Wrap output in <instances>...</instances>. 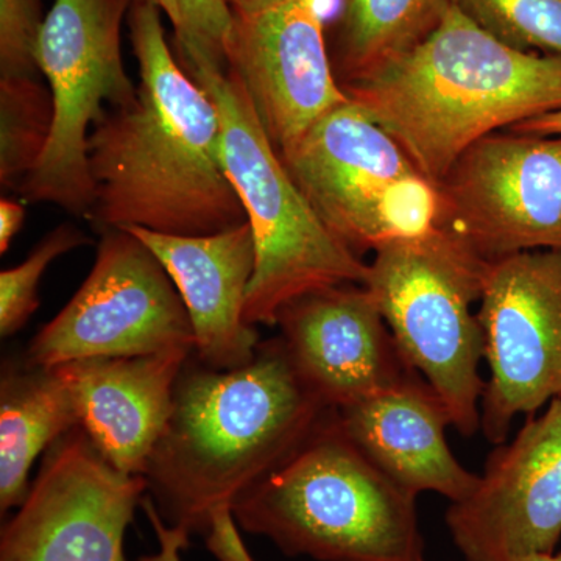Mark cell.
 <instances>
[{
  "label": "cell",
  "mask_w": 561,
  "mask_h": 561,
  "mask_svg": "<svg viewBox=\"0 0 561 561\" xmlns=\"http://www.w3.org/2000/svg\"><path fill=\"white\" fill-rule=\"evenodd\" d=\"M276 324L291 367L327 408H345L415 375L362 284L309 291L284 306Z\"/></svg>",
  "instance_id": "15"
},
{
  "label": "cell",
  "mask_w": 561,
  "mask_h": 561,
  "mask_svg": "<svg viewBox=\"0 0 561 561\" xmlns=\"http://www.w3.org/2000/svg\"><path fill=\"white\" fill-rule=\"evenodd\" d=\"M512 131L531 133V135H561V111L542 114L540 117L522 122L511 128Z\"/></svg>",
  "instance_id": "28"
},
{
  "label": "cell",
  "mask_w": 561,
  "mask_h": 561,
  "mask_svg": "<svg viewBox=\"0 0 561 561\" xmlns=\"http://www.w3.org/2000/svg\"><path fill=\"white\" fill-rule=\"evenodd\" d=\"M348 440L383 476L412 496L465 500L478 485L446 440L453 426L445 402L420 375L345 408L334 409Z\"/></svg>",
  "instance_id": "18"
},
{
  "label": "cell",
  "mask_w": 561,
  "mask_h": 561,
  "mask_svg": "<svg viewBox=\"0 0 561 561\" xmlns=\"http://www.w3.org/2000/svg\"><path fill=\"white\" fill-rule=\"evenodd\" d=\"M164 11L175 33L176 51H195L227 68L231 7L227 0H131Z\"/></svg>",
  "instance_id": "24"
},
{
  "label": "cell",
  "mask_w": 561,
  "mask_h": 561,
  "mask_svg": "<svg viewBox=\"0 0 561 561\" xmlns=\"http://www.w3.org/2000/svg\"><path fill=\"white\" fill-rule=\"evenodd\" d=\"M457 0H341L337 65L345 81L357 79L411 49Z\"/></svg>",
  "instance_id": "20"
},
{
  "label": "cell",
  "mask_w": 561,
  "mask_h": 561,
  "mask_svg": "<svg viewBox=\"0 0 561 561\" xmlns=\"http://www.w3.org/2000/svg\"><path fill=\"white\" fill-rule=\"evenodd\" d=\"M364 286L402 359L445 402L463 437L481 430L485 342L472 305L489 262L440 227L373 251Z\"/></svg>",
  "instance_id": "6"
},
{
  "label": "cell",
  "mask_w": 561,
  "mask_h": 561,
  "mask_svg": "<svg viewBox=\"0 0 561 561\" xmlns=\"http://www.w3.org/2000/svg\"><path fill=\"white\" fill-rule=\"evenodd\" d=\"M127 22L138 94L90 135L95 198L88 219L102 232L140 227L175 236L245 224L225 168L216 103L173 55L157 7L131 3Z\"/></svg>",
  "instance_id": "2"
},
{
  "label": "cell",
  "mask_w": 561,
  "mask_h": 561,
  "mask_svg": "<svg viewBox=\"0 0 561 561\" xmlns=\"http://www.w3.org/2000/svg\"><path fill=\"white\" fill-rule=\"evenodd\" d=\"M341 0H243L231 5L227 69L249 94L279 154L328 111L348 102L324 27Z\"/></svg>",
  "instance_id": "12"
},
{
  "label": "cell",
  "mask_w": 561,
  "mask_h": 561,
  "mask_svg": "<svg viewBox=\"0 0 561 561\" xmlns=\"http://www.w3.org/2000/svg\"><path fill=\"white\" fill-rule=\"evenodd\" d=\"M478 319L490 370L481 430L500 445L516 416L561 397V249L489 262Z\"/></svg>",
  "instance_id": "11"
},
{
  "label": "cell",
  "mask_w": 561,
  "mask_h": 561,
  "mask_svg": "<svg viewBox=\"0 0 561 561\" xmlns=\"http://www.w3.org/2000/svg\"><path fill=\"white\" fill-rule=\"evenodd\" d=\"M147 483L114 470L73 427L46 451L20 511L3 526L0 561H127L125 531Z\"/></svg>",
  "instance_id": "13"
},
{
  "label": "cell",
  "mask_w": 561,
  "mask_h": 561,
  "mask_svg": "<svg viewBox=\"0 0 561 561\" xmlns=\"http://www.w3.org/2000/svg\"><path fill=\"white\" fill-rule=\"evenodd\" d=\"M54 124L50 91L36 77L0 79V184L20 190L49 144Z\"/></svg>",
  "instance_id": "21"
},
{
  "label": "cell",
  "mask_w": 561,
  "mask_h": 561,
  "mask_svg": "<svg viewBox=\"0 0 561 561\" xmlns=\"http://www.w3.org/2000/svg\"><path fill=\"white\" fill-rule=\"evenodd\" d=\"M467 561L556 552L561 540V397L490 454L478 485L445 516Z\"/></svg>",
  "instance_id": "14"
},
{
  "label": "cell",
  "mask_w": 561,
  "mask_h": 561,
  "mask_svg": "<svg viewBox=\"0 0 561 561\" xmlns=\"http://www.w3.org/2000/svg\"><path fill=\"white\" fill-rule=\"evenodd\" d=\"M437 190V227L483 261L561 249V135L485 136Z\"/></svg>",
  "instance_id": "10"
},
{
  "label": "cell",
  "mask_w": 561,
  "mask_h": 561,
  "mask_svg": "<svg viewBox=\"0 0 561 561\" xmlns=\"http://www.w3.org/2000/svg\"><path fill=\"white\" fill-rule=\"evenodd\" d=\"M80 426L76 401L57 367L25 360L0 381V511L20 507L41 453Z\"/></svg>",
  "instance_id": "19"
},
{
  "label": "cell",
  "mask_w": 561,
  "mask_h": 561,
  "mask_svg": "<svg viewBox=\"0 0 561 561\" xmlns=\"http://www.w3.org/2000/svg\"><path fill=\"white\" fill-rule=\"evenodd\" d=\"M330 408L291 367L280 339L250 364L214 370L194 357L144 481L165 523L205 538L219 561H254L234 518L242 494L278 470Z\"/></svg>",
  "instance_id": "1"
},
{
  "label": "cell",
  "mask_w": 561,
  "mask_h": 561,
  "mask_svg": "<svg viewBox=\"0 0 561 561\" xmlns=\"http://www.w3.org/2000/svg\"><path fill=\"white\" fill-rule=\"evenodd\" d=\"M131 232L161 262L183 298L194 330V357L214 370L250 364L260 332L245 320L247 291L256 265L249 220L208 236H175L140 227Z\"/></svg>",
  "instance_id": "16"
},
{
  "label": "cell",
  "mask_w": 561,
  "mask_h": 561,
  "mask_svg": "<svg viewBox=\"0 0 561 561\" xmlns=\"http://www.w3.org/2000/svg\"><path fill=\"white\" fill-rule=\"evenodd\" d=\"M227 2H228V5H230V7H231V5H236V3H241V2H243V0H227Z\"/></svg>",
  "instance_id": "30"
},
{
  "label": "cell",
  "mask_w": 561,
  "mask_h": 561,
  "mask_svg": "<svg viewBox=\"0 0 561 561\" xmlns=\"http://www.w3.org/2000/svg\"><path fill=\"white\" fill-rule=\"evenodd\" d=\"M234 518L290 557L426 561L416 497L348 440L334 409L278 470L239 497Z\"/></svg>",
  "instance_id": "4"
},
{
  "label": "cell",
  "mask_w": 561,
  "mask_h": 561,
  "mask_svg": "<svg viewBox=\"0 0 561 561\" xmlns=\"http://www.w3.org/2000/svg\"><path fill=\"white\" fill-rule=\"evenodd\" d=\"M140 507L153 527L158 540V551L150 556L139 557L138 561H183L184 549L190 548L191 535L181 527L171 526L162 519L157 505L150 496H144Z\"/></svg>",
  "instance_id": "26"
},
{
  "label": "cell",
  "mask_w": 561,
  "mask_h": 561,
  "mask_svg": "<svg viewBox=\"0 0 561 561\" xmlns=\"http://www.w3.org/2000/svg\"><path fill=\"white\" fill-rule=\"evenodd\" d=\"M84 243L88 239L83 232L61 225L47 234L22 264L0 273V335L3 339L22 330L38 309L39 280L51 262Z\"/></svg>",
  "instance_id": "23"
},
{
  "label": "cell",
  "mask_w": 561,
  "mask_h": 561,
  "mask_svg": "<svg viewBox=\"0 0 561 561\" xmlns=\"http://www.w3.org/2000/svg\"><path fill=\"white\" fill-rule=\"evenodd\" d=\"M25 208L20 202L2 198L0 202V253L9 251L11 241L24 224Z\"/></svg>",
  "instance_id": "27"
},
{
  "label": "cell",
  "mask_w": 561,
  "mask_h": 561,
  "mask_svg": "<svg viewBox=\"0 0 561 561\" xmlns=\"http://www.w3.org/2000/svg\"><path fill=\"white\" fill-rule=\"evenodd\" d=\"M194 351L190 313L158 257L125 230L103 231L94 267L33 339L27 362L55 367L88 357Z\"/></svg>",
  "instance_id": "9"
},
{
  "label": "cell",
  "mask_w": 561,
  "mask_h": 561,
  "mask_svg": "<svg viewBox=\"0 0 561 561\" xmlns=\"http://www.w3.org/2000/svg\"><path fill=\"white\" fill-rule=\"evenodd\" d=\"M515 561H561V551L551 553H531Z\"/></svg>",
  "instance_id": "29"
},
{
  "label": "cell",
  "mask_w": 561,
  "mask_h": 561,
  "mask_svg": "<svg viewBox=\"0 0 561 561\" xmlns=\"http://www.w3.org/2000/svg\"><path fill=\"white\" fill-rule=\"evenodd\" d=\"M194 351L88 357L55 365L68 383L80 427L114 470L144 476L173 408V391Z\"/></svg>",
  "instance_id": "17"
},
{
  "label": "cell",
  "mask_w": 561,
  "mask_h": 561,
  "mask_svg": "<svg viewBox=\"0 0 561 561\" xmlns=\"http://www.w3.org/2000/svg\"><path fill=\"white\" fill-rule=\"evenodd\" d=\"M131 0H55L41 32L39 72L49 83L54 124L35 171L21 184L27 201L88 217L95 191L88 160L90 127L138 94L122 58V22Z\"/></svg>",
  "instance_id": "8"
},
{
  "label": "cell",
  "mask_w": 561,
  "mask_h": 561,
  "mask_svg": "<svg viewBox=\"0 0 561 561\" xmlns=\"http://www.w3.org/2000/svg\"><path fill=\"white\" fill-rule=\"evenodd\" d=\"M41 0H0V79L38 76Z\"/></svg>",
  "instance_id": "25"
},
{
  "label": "cell",
  "mask_w": 561,
  "mask_h": 561,
  "mask_svg": "<svg viewBox=\"0 0 561 561\" xmlns=\"http://www.w3.org/2000/svg\"><path fill=\"white\" fill-rule=\"evenodd\" d=\"M342 87L438 184L485 136L561 111V58L508 46L456 3L426 38Z\"/></svg>",
  "instance_id": "3"
},
{
  "label": "cell",
  "mask_w": 561,
  "mask_h": 561,
  "mask_svg": "<svg viewBox=\"0 0 561 561\" xmlns=\"http://www.w3.org/2000/svg\"><path fill=\"white\" fill-rule=\"evenodd\" d=\"M183 68L219 111L225 168L253 230L256 265L245 320L275 327L284 306L309 291L362 284L368 264L323 224L287 171L241 81L195 51H176Z\"/></svg>",
  "instance_id": "5"
},
{
  "label": "cell",
  "mask_w": 561,
  "mask_h": 561,
  "mask_svg": "<svg viewBox=\"0 0 561 561\" xmlns=\"http://www.w3.org/2000/svg\"><path fill=\"white\" fill-rule=\"evenodd\" d=\"M457 5L508 46L561 58V0H457Z\"/></svg>",
  "instance_id": "22"
},
{
  "label": "cell",
  "mask_w": 561,
  "mask_h": 561,
  "mask_svg": "<svg viewBox=\"0 0 561 561\" xmlns=\"http://www.w3.org/2000/svg\"><path fill=\"white\" fill-rule=\"evenodd\" d=\"M280 158L323 224L359 256L437 227V184L354 102L323 114Z\"/></svg>",
  "instance_id": "7"
}]
</instances>
